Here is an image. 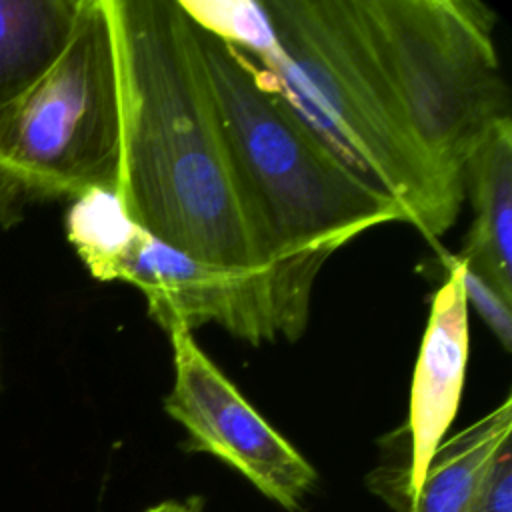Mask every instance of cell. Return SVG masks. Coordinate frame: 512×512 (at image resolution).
I'll list each match as a JSON object with an SVG mask.
<instances>
[{"label": "cell", "instance_id": "obj_1", "mask_svg": "<svg viewBox=\"0 0 512 512\" xmlns=\"http://www.w3.org/2000/svg\"><path fill=\"white\" fill-rule=\"evenodd\" d=\"M120 86L118 196L154 238L262 272L240 210L198 30L178 0H106Z\"/></svg>", "mask_w": 512, "mask_h": 512}, {"label": "cell", "instance_id": "obj_2", "mask_svg": "<svg viewBox=\"0 0 512 512\" xmlns=\"http://www.w3.org/2000/svg\"><path fill=\"white\" fill-rule=\"evenodd\" d=\"M196 30L274 330L296 340L324 262L364 230L404 220L288 112L244 52Z\"/></svg>", "mask_w": 512, "mask_h": 512}, {"label": "cell", "instance_id": "obj_3", "mask_svg": "<svg viewBox=\"0 0 512 512\" xmlns=\"http://www.w3.org/2000/svg\"><path fill=\"white\" fill-rule=\"evenodd\" d=\"M276 44L250 58L288 112L404 224L440 238L464 186L424 148L362 24L356 0L262 2Z\"/></svg>", "mask_w": 512, "mask_h": 512}, {"label": "cell", "instance_id": "obj_4", "mask_svg": "<svg viewBox=\"0 0 512 512\" xmlns=\"http://www.w3.org/2000/svg\"><path fill=\"white\" fill-rule=\"evenodd\" d=\"M122 116L106 0H80L50 70L0 112V228L28 210L88 190L118 192Z\"/></svg>", "mask_w": 512, "mask_h": 512}, {"label": "cell", "instance_id": "obj_5", "mask_svg": "<svg viewBox=\"0 0 512 512\" xmlns=\"http://www.w3.org/2000/svg\"><path fill=\"white\" fill-rule=\"evenodd\" d=\"M356 8L420 142L462 182L466 158L510 116L494 10L476 0H356Z\"/></svg>", "mask_w": 512, "mask_h": 512}, {"label": "cell", "instance_id": "obj_6", "mask_svg": "<svg viewBox=\"0 0 512 512\" xmlns=\"http://www.w3.org/2000/svg\"><path fill=\"white\" fill-rule=\"evenodd\" d=\"M166 334L174 384L164 410L186 430L188 448L222 460L280 508L300 510L318 482L316 468L206 356L190 328L174 326Z\"/></svg>", "mask_w": 512, "mask_h": 512}, {"label": "cell", "instance_id": "obj_7", "mask_svg": "<svg viewBox=\"0 0 512 512\" xmlns=\"http://www.w3.org/2000/svg\"><path fill=\"white\" fill-rule=\"evenodd\" d=\"M116 280L130 282L144 294L150 318L166 332L214 322L254 346L276 340L262 272L196 258L138 228L118 264Z\"/></svg>", "mask_w": 512, "mask_h": 512}, {"label": "cell", "instance_id": "obj_8", "mask_svg": "<svg viewBox=\"0 0 512 512\" xmlns=\"http://www.w3.org/2000/svg\"><path fill=\"white\" fill-rule=\"evenodd\" d=\"M468 344L464 262L454 256L448 260L444 282L432 296L412 374L408 454L402 462L378 466L366 480L368 488L390 508L416 496L434 452L456 418L466 380Z\"/></svg>", "mask_w": 512, "mask_h": 512}, {"label": "cell", "instance_id": "obj_9", "mask_svg": "<svg viewBox=\"0 0 512 512\" xmlns=\"http://www.w3.org/2000/svg\"><path fill=\"white\" fill-rule=\"evenodd\" d=\"M472 222L460 254L466 268L512 300V118L498 120L462 168Z\"/></svg>", "mask_w": 512, "mask_h": 512}, {"label": "cell", "instance_id": "obj_10", "mask_svg": "<svg viewBox=\"0 0 512 512\" xmlns=\"http://www.w3.org/2000/svg\"><path fill=\"white\" fill-rule=\"evenodd\" d=\"M80 0H0V112L18 102L56 62Z\"/></svg>", "mask_w": 512, "mask_h": 512}, {"label": "cell", "instance_id": "obj_11", "mask_svg": "<svg viewBox=\"0 0 512 512\" xmlns=\"http://www.w3.org/2000/svg\"><path fill=\"white\" fill-rule=\"evenodd\" d=\"M64 228L86 270L96 280L110 282L140 226L128 216L116 190L94 188L70 200Z\"/></svg>", "mask_w": 512, "mask_h": 512}, {"label": "cell", "instance_id": "obj_12", "mask_svg": "<svg viewBox=\"0 0 512 512\" xmlns=\"http://www.w3.org/2000/svg\"><path fill=\"white\" fill-rule=\"evenodd\" d=\"M200 30L238 48L248 58L266 54L276 44L274 28L262 2L254 0H178Z\"/></svg>", "mask_w": 512, "mask_h": 512}, {"label": "cell", "instance_id": "obj_13", "mask_svg": "<svg viewBox=\"0 0 512 512\" xmlns=\"http://www.w3.org/2000/svg\"><path fill=\"white\" fill-rule=\"evenodd\" d=\"M464 292L468 308L480 314L492 334L498 338L502 348L510 352L512 348V300L504 298L496 288H492L486 280L472 274L464 264Z\"/></svg>", "mask_w": 512, "mask_h": 512}, {"label": "cell", "instance_id": "obj_14", "mask_svg": "<svg viewBox=\"0 0 512 512\" xmlns=\"http://www.w3.org/2000/svg\"><path fill=\"white\" fill-rule=\"evenodd\" d=\"M472 512H512V438L490 460L474 496Z\"/></svg>", "mask_w": 512, "mask_h": 512}, {"label": "cell", "instance_id": "obj_15", "mask_svg": "<svg viewBox=\"0 0 512 512\" xmlns=\"http://www.w3.org/2000/svg\"><path fill=\"white\" fill-rule=\"evenodd\" d=\"M144 512H204L202 498L190 496L186 500H162L154 506L146 508Z\"/></svg>", "mask_w": 512, "mask_h": 512}]
</instances>
